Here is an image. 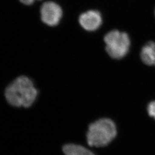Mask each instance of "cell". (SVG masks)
Instances as JSON below:
<instances>
[{
	"label": "cell",
	"instance_id": "5b68a950",
	"mask_svg": "<svg viewBox=\"0 0 155 155\" xmlns=\"http://www.w3.org/2000/svg\"><path fill=\"white\" fill-rule=\"evenodd\" d=\"M79 22L86 31H94L101 25L102 18L99 12L91 10L82 13L79 17Z\"/></svg>",
	"mask_w": 155,
	"mask_h": 155
},
{
	"label": "cell",
	"instance_id": "30bf717a",
	"mask_svg": "<svg viewBox=\"0 0 155 155\" xmlns=\"http://www.w3.org/2000/svg\"></svg>",
	"mask_w": 155,
	"mask_h": 155
},
{
	"label": "cell",
	"instance_id": "52a82bcc",
	"mask_svg": "<svg viewBox=\"0 0 155 155\" xmlns=\"http://www.w3.org/2000/svg\"><path fill=\"white\" fill-rule=\"evenodd\" d=\"M65 155H95L93 152L82 145L74 144H66L63 147Z\"/></svg>",
	"mask_w": 155,
	"mask_h": 155
},
{
	"label": "cell",
	"instance_id": "ba28073f",
	"mask_svg": "<svg viewBox=\"0 0 155 155\" xmlns=\"http://www.w3.org/2000/svg\"><path fill=\"white\" fill-rule=\"evenodd\" d=\"M147 110L150 116L154 118L155 119V101L150 102L148 106Z\"/></svg>",
	"mask_w": 155,
	"mask_h": 155
},
{
	"label": "cell",
	"instance_id": "9c48e42d",
	"mask_svg": "<svg viewBox=\"0 0 155 155\" xmlns=\"http://www.w3.org/2000/svg\"><path fill=\"white\" fill-rule=\"evenodd\" d=\"M21 3L25 5H31L35 2V0H19Z\"/></svg>",
	"mask_w": 155,
	"mask_h": 155
},
{
	"label": "cell",
	"instance_id": "8992f818",
	"mask_svg": "<svg viewBox=\"0 0 155 155\" xmlns=\"http://www.w3.org/2000/svg\"><path fill=\"white\" fill-rule=\"evenodd\" d=\"M141 59L145 64L155 66V43L149 41L143 47Z\"/></svg>",
	"mask_w": 155,
	"mask_h": 155
},
{
	"label": "cell",
	"instance_id": "8fae6325",
	"mask_svg": "<svg viewBox=\"0 0 155 155\" xmlns=\"http://www.w3.org/2000/svg\"><path fill=\"white\" fill-rule=\"evenodd\" d=\"M39 1H40V0H39Z\"/></svg>",
	"mask_w": 155,
	"mask_h": 155
},
{
	"label": "cell",
	"instance_id": "7a4b0ae2",
	"mask_svg": "<svg viewBox=\"0 0 155 155\" xmlns=\"http://www.w3.org/2000/svg\"><path fill=\"white\" fill-rule=\"evenodd\" d=\"M115 123L110 118H101L91 123L86 133L87 143L90 147L107 146L117 136Z\"/></svg>",
	"mask_w": 155,
	"mask_h": 155
},
{
	"label": "cell",
	"instance_id": "3957f363",
	"mask_svg": "<svg viewBox=\"0 0 155 155\" xmlns=\"http://www.w3.org/2000/svg\"><path fill=\"white\" fill-rule=\"evenodd\" d=\"M104 41L106 52L113 59H122L129 50L130 41L125 32L117 30L111 31L106 35Z\"/></svg>",
	"mask_w": 155,
	"mask_h": 155
},
{
	"label": "cell",
	"instance_id": "6da1fadb",
	"mask_svg": "<svg viewBox=\"0 0 155 155\" xmlns=\"http://www.w3.org/2000/svg\"><path fill=\"white\" fill-rule=\"evenodd\" d=\"M38 95V91L31 78L21 75L15 79L5 90L6 100L15 107H29Z\"/></svg>",
	"mask_w": 155,
	"mask_h": 155
},
{
	"label": "cell",
	"instance_id": "277c9868",
	"mask_svg": "<svg viewBox=\"0 0 155 155\" xmlns=\"http://www.w3.org/2000/svg\"><path fill=\"white\" fill-rule=\"evenodd\" d=\"M63 12L61 6L54 1H46L40 9L41 21L49 27H56L61 21Z\"/></svg>",
	"mask_w": 155,
	"mask_h": 155
}]
</instances>
